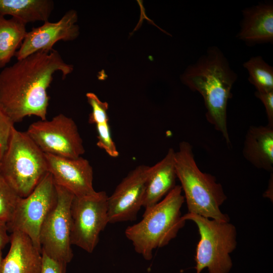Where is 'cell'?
I'll return each mask as SVG.
<instances>
[{
  "label": "cell",
  "mask_w": 273,
  "mask_h": 273,
  "mask_svg": "<svg viewBox=\"0 0 273 273\" xmlns=\"http://www.w3.org/2000/svg\"><path fill=\"white\" fill-rule=\"evenodd\" d=\"M96 127L98 139L97 146L104 150L109 156L117 157L119 153L112 139L109 122L96 124Z\"/></svg>",
  "instance_id": "603a6c76"
},
{
  "label": "cell",
  "mask_w": 273,
  "mask_h": 273,
  "mask_svg": "<svg viewBox=\"0 0 273 273\" xmlns=\"http://www.w3.org/2000/svg\"><path fill=\"white\" fill-rule=\"evenodd\" d=\"M175 153L169 148L163 159L150 167L143 204L145 210L160 202L176 185Z\"/></svg>",
  "instance_id": "2e32d148"
},
{
  "label": "cell",
  "mask_w": 273,
  "mask_h": 273,
  "mask_svg": "<svg viewBox=\"0 0 273 273\" xmlns=\"http://www.w3.org/2000/svg\"><path fill=\"white\" fill-rule=\"evenodd\" d=\"M10 237V248L2 260L0 273H40L42 254L31 239L19 231Z\"/></svg>",
  "instance_id": "5bb4252c"
},
{
  "label": "cell",
  "mask_w": 273,
  "mask_h": 273,
  "mask_svg": "<svg viewBox=\"0 0 273 273\" xmlns=\"http://www.w3.org/2000/svg\"><path fill=\"white\" fill-rule=\"evenodd\" d=\"M249 73L248 80L256 92L266 93L273 90V68L260 56L250 58L243 63Z\"/></svg>",
  "instance_id": "ffe728a7"
},
{
  "label": "cell",
  "mask_w": 273,
  "mask_h": 273,
  "mask_svg": "<svg viewBox=\"0 0 273 273\" xmlns=\"http://www.w3.org/2000/svg\"><path fill=\"white\" fill-rule=\"evenodd\" d=\"M183 219L193 221L200 235L195 261L196 273L205 268L208 273H229L233 261L230 256L236 248L237 230L230 221H220L187 213Z\"/></svg>",
  "instance_id": "8992f818"
},
{
  "label": "cell",
  "mask_w": 273,
  "mask_h": 273,
  "mask_svg": "<svg viewBox=\"0 0 273 273\" xmlns=\"http://www.w3.org/2000/svg\"><path fill=\"white\" fill-rule=\"evenodd\" d=\"M57 202L55 184L48 172L28 196L20 198L11 219L6 224L8 232L19 231L25 234L41 252L40 230Z\"/></svg>",
  "instance_id": "52a82bcc"
},
{
  "label": "cell",
  "mask_w": 273,
  "mask_h": 273,
  "mask_svg": "<svg viewBox=\"0 0 273 273\" xmlns=\"http://www.w3.org/2000/svg\"><path fill=\"white\" fill-rule=\"evenodd\" d=\"M27 32L26 24L21 20L14 17L7 19L0 15V68L15 56Z\"/></svg>",
  "instance_id": "d6986e66"
},
{
  "label": "cell",
  "mask_w": 273,
  "mask_h": 273,
  "mask_svg": "<svg viewBox=\"0 0 273 273\" xmlns=\"http://www.w3.org/2000/svg\"><path fill=\"white\" fill-rule=\"evenodd\" d=\"M192 148L191 144L182 141L175 153L177 178L184 193L188 213L217 221H230L228 215L223 213L220 208L227 199L222 186L214 175L200 169Z\"/></svg>",
  "instance_id": "277c9868"
},
{
  "label": "cell",
  "mask_w": 273,
  "mask_h": 273,
  "mask_svg": "<svg viewBox=\"0 0 273 273\" xmlns=\"http://www.w3.org/2000/svg\"><path fill=\"white\" fill-rule=\"evenodd\" d=\"M238 39L249 44L273 42V3L261 2L242 11Z\"/></svg>",
  "instance_id": "9a60e30c"
},
{
  "label": "cell",
  "mask_w": 273,
  "mask_h": 273,
  "mask_svg": "<svg viewBox=\"0 0 273 273\" xmlns=\"http://www.w3.org/2000/svg\"><path fill=\"white\" fill-rule=\"evenodd\" d=\"M150 167L141 164L131 170L108 196L110 223L133 221L143 207L146 184Z\"/></svg>",
  "instance_id": "8fae6325"
},
{
  "label": "cell",
  "mask_w": 273,
  "mask_h": 273,
  "mask_svg": "<svg viewBox=\"0 0 273 273\" xmlns=\"http://www.w3.org/2000/svg\"><path fill=\"white\" fill-rule=\"evenodd\" d=\"M237 75L222 52L210 47L205 54L188 66L181 76L183 82L202 97L206 118L231 145L227 125V106Z\"/></svg>",
  "instance_id": "7a4b0ae2"
},
{
  "label": "cell",
  "mask_w": 273,
  "mask_h": 273,
  "mask_svg": "<svg viewBox=\"0 0 273 273\" xmlns=\"http://www.w3.org/2000/svg\"><path fill=\"white\" fill-rule=\"evenodd\" d=\"M20 198L0 174V222L10 220Z\"/></svg>",
  "instance_id": "44dd1931"
},
{
  "label": "cell",
  "mask_w": 273,
  "mask_h": 273,
  "mask_svg": "<svg viewBox=\"0 0 273 273\" xmlns=\"http://www.w3.org/2000/svg\"><path fill=\"white\" fill-rule=\"evenodd\" d=\"M45 156L48 171L55 184L75 196L89 195L96 192L93 187V169L87 159L82 156L68 158L49 154Z\"/></svg>",
  "instance_id": "4fadbf2b"
},
{
  "label": "cell",
  "mask_w": 273,
  "mask_h": 273,
  "mask_svg": "<svg viewBox=\"0 0 273 273\" xmlns=\"http://www.w3.org/2000/svg\"><path fill=\"white\" fill-rule=\"evenodd\" d=\"M42 254V267L40 273H66L61 266L50 258L44 252Z\"/></svg>",
  "instance_id": "484cf974"
},
{
  "label": "cell",
  "mask_w": 273,
  "mask_h": 273,
  "mask_svg": "<svg viewBox=\"0 0 273 273\" xmlns=\"http://www.w3.org/2000/svg\"><path fill=\"white\" fill-rule=\"evenodd\" d=\"M14 123L0 108V158L6 151Z\"/></svg>",
  "instance_id": "cb8c5ba5"
},
{
  "label": "cell",
  "mask_w": 273,
  "mask_h": 273,
  "mask_svg": "<svg viewBox=\"0 0 273 273\" xmlns=\"http://www.w3.org/2000/svg\"><path fill=\"white\" fill-rule=\"evenodd\" d=\"M182 192L180 186L176 185L160 202L145 210L139 222L126 229V237L145 260H151L153 251L168 245L184 226L186 221L180 210L185 202Z\"/></svg>",
  "instance_id": "3957f363"
},
{
  "label": "cell",
  "mask_w": 273,
  "mask_h": 273,
  "mask_svg": "<svg viewBox=\"0 0 273 273\" xmlns=\"http://www.w3.org/2000/svg\"><path fill=\"white\" fill-rule=\"evenodd\" d=\"M264 198L269 199L271 202L273 201V173L270 172V176L266 191L263 194Z\"/></svg>",
  "instance_id": "83f0119b"
},
{
  "label": "cell",
  "mask_w": 273,
  "mask_h": 273,
  "mask_svg": "<svg viewBox=\"0 0 273 273\" xmlns=\"http://www.w3.org/2000/svg\"><path fill=\"white\" fill-rule=\"evenodd\" d=\"M86 97L92 109L89 115L88 123L96 125L109 122V119L107 113L109 107L108 103L101 101L93 93H87Z\"/></svg>",
  "instance_id": "7402d4cb"
},
{
  "label": "cell",
  "mask_w": 273,
  "mask_h": 273,
  "mask_svg": "<svg viewBox=\"0 0 273 273\" xmlns=\"http://www.w3.org/2000/svg\"><path fill=\"white\" fill-rule=\"evenodd\" d=\"M48 172L45 154L25 131L14 127L0 158V174L20 197L28 196Z\"/></svg>",
  "instance_id": "5b68a950"
},
{
  "label": "cell",
  "mask_w": 273,
  "mask_h": 273,
  "mask_svg": "<svg viewBox=\"0 0 273 273\" xmlns=\"http://www.w3.org/2000/svg\"><path fill=\"white\" fill-rule=\"evenodd\" d=\"M73 70L54 49L17 60L0 72V108L14 124L27 116L47 120L54 74L61 72L64 79Z\"/></svg>",
  "instance_id": "6da1fadb"
},
{
  "label": "cell",
  "mask_w": 273,
  "mask_h": 273,
  "mask_svg": "<svg viewBox=\"0 0 273 273\" xmlns=\"http://www.w3.org/2000/svg\"><path fill=\"white\" fill-rule=\"evenodd\" d=\"M77 14L73 10L67 11L58 21H47L27 32L15 56L17 60L41 51L53 49L59 40L70 41L79 35V27L76 24Z\"/></svg>",
  "instance_id": "7c38bea8"
},
{
  "label": "cell",
  "mask_w": 273,
  "mask_h": 273,
  "mask_svg": "<svg viewBox=\"0 0 273 273\" xmlns=\"http://www.w3.org/2000/svg\"><path fill=\"white\" fill-rule=\"evenodd\" d=\"M8 233L6 223L0 222V249H3L10 242V237Z\"/></svg>",
  "instance_id": "4316f807"
},
{
  "label": "cell",
  "mask_w": 273,
  "mask_h": 273,
  "mask_svg": "<svg viewBox=\"0 0 273 273\" xmlns=\"http://www.w3.org/2000/svg\"><path fill=\"white\" fill-rule=\"evenodd\" d=\"M3 259L2 257V249H0V270H1V262Z\"/></svg>",
  "instance_id": "f1b7e54d"
},
{
  "label": "cell",
  "mask_w": 273,
  "mask_h": 273,
  "mask_svg": "<svg viewBox=\"0 0 273 273\" xmlns=\"http://www.w3.org/2000/svg\"><path fill=\"white\" fill-rule=\"evenodd\" d=\"M55 186L57 202L41 225L39 243L41 252L58 262L66 272L67 265L73 257L70 241V207L74 195L61 186Z\"/></svg>",
  "instance_id": "9c48e42d"
},
{
  "label": "cell",
  "mask_w": 273,
  "mask_h": 273,
  "mask_svg": "<svg viewBox=\"0 0 273 273\" xmlns=\"http://www.w3.org/2000/svg\"><path fill=\"white\" fill-rule=\"evenodd\" d=\"M107 198L105 191L84 196H74L70 207L72 245L89 253L94 251L101 233L109 223Z\"/></svg>",
  "instance_id": "ba28073f"
},
{
  "label": "cell",
  "mask_w": 273,
  "mask_h": 273,
  "mask_svg": "<svg viewBox=\"0 0 273 273\" xmlns=\"http://www.w3.org/2000/svg\"><path fill=\"white\" fill-rule=\"evenodd\" d=\"M255 96L263 104L266 117L267 125L273 127V90L266 93L255 92Z\"/></svg>",
  "instance_id": "d4e9b609"
},
{
  "label": "cell",
  "mask_w": 273,
  "mask_h": 273,
  "mask_svg": "<svg viewBox=\"0 0 273 273\" xmlns=\"http://www.w3.org/2000/svg\"><path fill=\"white\" fill-rule=\"evenodd\" d=\"M242 153L256 168L273 171V127L252 125L245 135Z\"/></svg>",
  "instance_id": "e0dca14e"
},
{
  "label": "cell",
  "mask_w": 273,
  "mask_h": 273,
  "mask_svg": "<svg viewBox=\"0 0 273 273\" xmlns=\"http://www.w3.org/2000/svg\"><path fill=\"white\" fill-rule=\"evenodd\" d=\"M51 0H0V15H10L25 24L48 21L54 9Z\"/></svg>",
  "instance_id": "ac0fdd59"
},
{
  "label": "cell",
  "mask_w": 273,
  "mask_h": 273,
  "mask_svg": "<svg viewBox=\"0 0 273 273\" xmlns=\"http://www.w3.org/2000/svg\"><path fill=\"white\" fill-rule=\"evenodd\" d=\"M25 132L45 154L77 158L85 153L76 124L63 114L54 116L51 120L33 122Z\"/></svg>",
  "instance_id": "30bf717a"
}]
</instances>
